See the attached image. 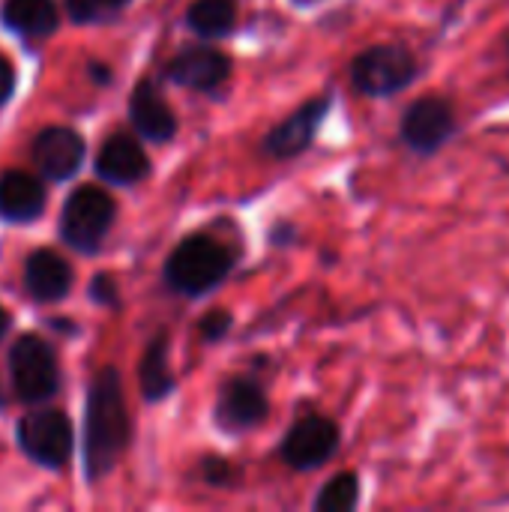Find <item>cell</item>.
<instances>
[{
    "mask_svg": "<svg viewBox=\"0 0 509 512\" xmlns=\"http://www.w3.org/2000/svg\"><path fill=\"white\" fill-rule=\"evenodd\" d=\"M129 447V414L123 384L114 369H102L87 393L84 417V468L90 480L105 477Z\"/></svg>",
    "mask_w": 509,
    "mask_h": 512,
    "instance_id": "obj_1",
    "label": "cell"
},
{
    "mask_svg": "<svg viewBox=\"0 0 509 512\" xmlns=\"http://www.w3.org/2000/svg\"><path fill=\"white\" fill-rule=\"evenodd\" d=\"M234 255L207 234L186 237L165 264V279L180 294H204L231 273Z\"/></svg>",
    "mask_w": 509,
    "mask_h": 512,
    "instance_id": "obj_2",
    "label": "cell"
},
{
    "mask_svg": "<svg viewBox=\"0 0 509 512\" xmlns=\"http://www.w3.org/2000/svg\"><path fill=\"white\" fill-rule=\"evenodd\" d=\"M420 75V63L411 54V48L396 42H381L366 51H360L351 63V81L363 96L387 99L411 87V81Z\"/></svg>",
    "mask_w": 509,
    "mask_h": 512,
    "instance_id": "obj_3",
    "label": "cell"
},
{
    "mask_svg": "<svg viewBox=\"0 0 509 512\" xmlns=\"http://www.w3.org/2000/svg\"><path fill=\"white\" fill-rule=\"evenodd\" d=\"M459 132V114L450 99L444 96H420L414 99L399 123L402 141L417 156H435L441 147H447Z\"/></svg>",
    "mask_w": 509,
    "mask_h": 512,
    "instance_id": "obj_4",
    "label": "cell"
},
{
    "mask_svg": "<svg viewBox=\"0 0 509 512\" xmlns=\"http://www.w3.org/2000/svg\"><path fill=\"white\" fill-rule=\"evenodd\" d=\"M114 201L108 192H102L99 186H78L66 207H63V216H60V231H63V240L72 246V249H81V252H93L111 222H114Z\"/></svg>",
    "mask_w": 509,
    "mask_h": 512,
    "instance_id": "obj_5",
    "label": "cell"
},
{
    "mask_svg": "<svg viewBox=\"0 0 509 512\" xmlns=\"http://www.w3.org/2000/svg\"><path fill=\"white\" fill-rule=\"evenodd\" d=\"M12 384L21 402H45L60 387V369L51 345L39 336H21L9 354Z\"/></svg>",
    "mask_w": 509,
    "mask_h": 512,
    "instance_id": "obj_6",
    "label": "cell"
},
{
    "mask_svg": "<svg viewBox=\"0 0 509 512\" xmlns=\"http://www.w3.org/2000/svg\"><path fill=\"white\" fill-rule=\"evenodd\" d=\"M21 450L42 468H63L72 456V426L60 411H39L18 423Z\"/></svg>",
    "mask_w": 509,
    "mask_h": 512,
    "instance_id": "obj_7",
    "label": "cell"
},
{
    "mask_svg": "<svg viewBox=\"0 0 509 512\" xmlns=\"http://www.w3.org/2000/svg\"><path fill=\"white\" fill-rule=\"evenodd\" d=\"M336 450H339V426L327 417L312 414V417H303L288 432L282 444V459L297 471H309L333 459Z\"/></svg>",
    "mask_w": 509,
    "mask_h": 512,
    "instance_id": "obj_8",
    "label": "cell"
},
{
    "mask_svg": "<svg viewBox=\"0 0 509 512\" xmlns=\"http://www.w3.org/2000/svg\"><path fill=\"white\" fill-rule=\"evenodd\" d=\"M330 111V96H321V99H312L306 102L303 108H297L291 117H285L264 141V150L276 159H291V156H300L318 135V126L321 120L327 117Z\"/></svg>",
    "mask_w": 509,
    "mask_h": 512,
    "instance_id": "obj_9",
    "label": "cell"
},
{
    "mask_svg": "<svg viewBox=\"0 0 509 512\" xmlns=\"http://www.w3.org/2000/svg\"><path fill=\"white\" fill-rule=\"evenodd\" d=\"M81 159H84V138L69 126H48L33 141V162L48 180L72 177Z\"/></svg>",
    "mask_w": 509,
    "mask_h": 512,
    "instance_id": "obj_10",
    "label": "cell"
},
{
    "mask_svg": "<svg viewBox=\"0 0 509 512\" xmlns=\"http://www.w3.org/2000/svg\"><path fill=\"white\" fill-rule=\"evenodd\" d=\"M231 72V60L216 48H183L168 63V78L192 90H216Z\"/></svg>",
    "mask_w": 509,
    "mask_h": 512,
    "instance_id": "obj_11",
    "label": "cell"
},
{
    "mask_svg": "<svg viewBox=\"0 0 509 512\" xmlns=\"http://www.w3.org/2000/svg\"><path fill=\"white\" fill-rule=\"evenodd\" d=\"M267 414V396L264 390L249 381V378H234L222 387L219 393V405H216V420L225 429H252L255 423H261Z\"/></svg>",
    "mask_w": 509,
    "mask_h": 512,
    "instance_id": "obj_12",
    "label": "cell"
},
{
    "mask_svg": "<svg viewBox=\"0 0 509 512\" xmlns=\"http://www.w3.org/2000/svg\"><path fill=\"white\" fill-rule=\"evenodd\" d=\"M129 117L147 141H168L177 132V117L168 108L156 81H150V78L138 81L132 102H129Z\"/></svg>",
    "mask_w": 509,
    "mask_h": 512,
    "instance_id": "obj_13",
    "label": "cell"
},
{
    "mask_svg": "<svg viewBox=\"0 0 509 512\" xmlns=\"http://www.w3.org/2000/svg\"><path fill=\"white\" fill-rule=\"evenodd\" d=\"M24 285L39 303H54L72 288V267L51 249H36L24 264Z\"/></svg>",
    "mask_w": 509,
    "mask_h": 512,
    "instance_id": "obj_14",
    "label": "cell"
},
{
    "mask_svg": "<svg viewBox=\"0 0 509 512\" xmlns=\"http://www.w3.org/2000/svg\"><path fill=\"white\" fill-rule=\"evenodd\" d=\"M150 162L141 150V144L129 135H111L96 159V174L108 183H135L147 174Z\"/></svg>",
    "mask_w": 509,
    "mask_h": 512,
    "instance_id": "obj_15",
    "label": "cell"
},
{
    "mask_svg": "<svg viewBox=\"0 0 509 512\" xmlns=\"http://www.w3.org/2000/svg\"><path fill=\"white\" fill-rule=\"evenodd\" d=\"M45 210V186L27 171H6L0 177V216L9 222H30Z\"/></svg>",
    "mask_w": 509,
    "mask_h": 512,
    "instance_id": "obj_16",
    "label": "cell"
},
{
    "mask_svg": "<svg viewBox=\"0 0 509 512\" xmlns=\"http://www.w3.org/2000/svg\"><path fill=\"white\" fill-rule=\"evenodd\" d=\"M3 24L21 36H48L57 27L54 0H6Z\"/></svg>",
    "mask_w": 509,
    "mask_h": 512,
    "instance_id": "obj_17",
    "label": "cell"
},
{
    "mask_svg": "<svg viewBox=\"0 0 509 512\" xmlns=\"http://www.w3.org/2000/svg\"><path fill=\"white\" fill-rule=\"evenodd\" d=\"M171 390H174V378L168 369V336L156 333L141 360V393H144V399L159 402Z\"/></svg>",
    "mask_w": 509,
    "mask_h": 512,
    "instance_id": "obj_18",
    "label": "cell"
},
{
    "mask_svg": "<svg viewBox=\"0 0 509 512\" xmlns=\"http://www.w3.org/2000/svg\"><path fill=\"white\" fill-rule=\"evenodd\" d=\"M237 21V0H195L189 6V24L201 36H225Z\"/></svg>",
    "mask_w": 509,
    "mask_h": 512,
    "instance_id": "obj_19",
    "label": "cell"
},
{
    "mask_svg": "<svg viewBox=\"0 0 509 512\" xmlns=\"http://www.w3.org/2000/svg\"><path fill=\"white\" fill-rule=\"evenodd\" d=\"M357 504H360V477L351 474V471H345V474L333 477V480L321 489V495H318V501H315V510L348 512L354 510Z\"/></svg>",
    "mask_w": 509,
    "mask_h": 512,
    "instance_id": "obj_20",
    "label": "cell"
},
{
    "mask_svg": "<svg viewBox=\"0 0 509 512\" xmlns=\"http://www.w3.org/2000/svg\"><path fill=\"white\" fill-rule=\"evenodd\" d=\"M126 0H66V9L72 15V21H96L105 18L108 12L120 9Z\"/></svg>",
    "mask_w": 509,
    "mask_h": 512,
    "instance_id": "obj_21",
    "label": "cell"
},
{
    "mask_svg": "<svg viewBox=\"0 0 509 512\" xmlns=\"http://www.w3.org/2000/svg\"><path fill=\"white\" fill-rule=\"evenodd\" d=\"M228 327H231V315H228V312H207V315L201 318V336L210 339V342L219 339V336H225Z\"/></svg>",
    "mask_w": 509,
    "mask_h": 512,
    "instance_id": "obj_22",
    "label": "cell"
},
{
    "mask_svg": "<svg viewBox=\"0 0 509 512\" xmlns=\"http://www.w3.org/2000/svg\"><path fill=\"white\" fill-rule=\"evenodd\" d=\"M93 300H96V303H108V306H114V303H117V285H114V279L99 276V279L93 282Z\"/></svg>",
    "mask_w": 509,
    "mask_h": 512,
    "instance_id": "obj_23",
    "label": "cell"
},
{
    "mask_svg": "<svg viewBox=\"0 0 509 512\" xmlns=\"http://www.w3.org/2000/svg\"><path fill=\"white\" fill-rule=\"evenodd\" d=\"M12 90H15V66L6 57H0V105L12 96Z\"/></svg>",
    "mask_w": 509,
    "mask_h": 512,
    "instance_id": "obj_24",
    "label": "cell"
},
{
    "mask_svg": "<svg viewBox=\"0 0 509 512\" xmlns=\"http://www.w3.org/2000/svg\"><path fill=\"white\" fill-rule=\"evenodd\" d=\"M204 474H207L210 483H222V480H228V465L222 459H207Z\"/></svg>",
    "mask_w": 509,
    "mask_h": 512,
    "instance_id": "obj_25",
    "label": "cell"
},
{
    "mask_svg": "<svg viewBox=\"0 0 509 512\" xmlns=\"http://www.w3.org/2000/svg\"><path fill=\"white\" fill-rule=\"evenodd\" d=\"M6 330H9V315H6V312L0 309V336H3Z\"/></svg>",
    "mask_w": 509,
    "mask_h": 512,
    "instance_id": "obj_26",
    "label": "cell"
},
{
    "mask_svg": "<svg viewBox=\"0 0 509 512\" xmlns=\"http://www.w3.org/2000/svg\"><path fill=\"white\" fill-rule=\"evenodd\" d=\"M507 54H509V36H507Z\"/></svg>",
    "mask_w": 509,
    "mask_h": 512,
    "instance_id": "obj_27",
    "label": "cell"
}]
</instances>
